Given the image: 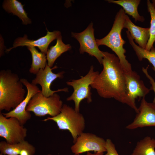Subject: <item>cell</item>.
<instances>
[{"label":"cell","mask_w":155,"mask_h":155,"mask_svg":"<svg viewBox=\"0 0 155 155\" xmlns=\"http://www.w3.org/2000/svg\"><path fill=\"white\" fill-rule=\"evenodd\" d=\"M103 69L90 86L104 98H113L127 104L136 113L138 108L129 98L127 93L124 70L119 59L114 54L103 52Z\"/></svg>","instance_id":"obj_1"},{"label":"cell","mask_w":155,"mask_h":155,"mask_svg":"<svg viewBox=\"0 0 155 155\" xmlns=\"http://www.w3.org/2000/svg\"><path fill=\"white\" fill-rule=\"evenodd\" d=\"M18 75L9 69L0 71V111L9 112L24 99L26 90Z\"/></svg>","instance_id":"obj_2"},{"label":"cell","mask_w":155,"mask_h":155,"mask_svg":"<svg viewBox=\"0 0 155 155\" xmlns=\"http://www.w3.org/2000/svg\"><path fill=\"white\" fill-rule=\"evenodd\" d=\"M125 15L123 9H120L117 13L113 26L109 33L103 38L96 39V40L98 46H106L114 52L119 58L124 71H128L132 70L131 66L125 55L126 50L123 46L125 41L121 35Z\"/></svg>","instance_id":"obj_3"},{"label":"cell","mask_w":155,"mask_h":155,"mask_svg":"<svg viewBox=\"0 0 155 155\" xmlns=\"http://www.w3.org/2000/svg\"><path fill=\"white\" fill-rule=\"evenodd\" d=\"M52 121L56 123L59 130H67L71 133L74 143L78 137L83 132L85 120L80 112L66 104H63L60 113L54 117H48L43 121Z\"/></svg>","instance_id":"obj_4"},{"label":"cell","mask_w":155,"mask_h":155,"mask_svg":"<svg viewBox=\"0 0 155 155\" xmlns=\"http://www.w3.org/2000/svg\"><path fill=\"white\" fill-rule=\"evenodd\" d=\"M63 105L60 96L57 94L55 93L51 96L46 97L41 91L32 97L26 110L33 112L37 117H41L49 115L54 117L60 113Z\"/></svg>","instance_id":"obj_5"},{"label":"cell","mask_w":155,"mask_h":155,"mask_svg":"<svg viewBox=\"0 0 155 155\" xmlns=\"http://www.w3.org/2000/svg\"><path fill=\"white\" fill-rule=\"evenodd\" d=\"M99 73L98 71H94L93 66H91L88 73L81 78L72 80L66 82L67 84L72 86L74 91L72 94L67 98V100H73L75 104V110L80 112V106L81 102L86 99L88 103L92 101L91 85Z\"/></svg>","instance_id":"obj_6"},{"label":"cell","mask_w":155,"mask_h":155,"mask_svg":"<svg viewBox=\"0 0 155 155\" xmlns=\"http://www.w3.org/2000/svg\"><path fill=\"white\" fill-rule=\"evenodd\" d=\"M27 130L19 120L14 117H6L0 112V137L10 144H14L25 140Z\"/></svg>","instance_id":"obj_7"},{"label":"cell","mask_w":155,"mask_h":155,"mask_svg":"<svg viewBox=\"0 0 155 155\" xmlns=\"http://www.w3.org/2000/svg\"><path fill=\"white\" fill-rule=\"evenodd\" d=\"M93 24L91 23L83 31L80 33L72 32L71 36L76 39L80 44L79 51L83 54L86 52L94 56L102 64L104 56L103 51L99 49L94 36Z\"/></svg>","instance_id":"obj_8"},{"label":"cell","mask_w":155,"mask_h":155,"mask_svg":"<svg viewBox=\"0 0 155 155\" xmlns=\"http://www.w3.org/2000/svg\"><path fill=\"white\" fill-rule=\"evenodd\" d=\"M105 144L106 140L103 138L92 133L83 132L78 137L71 149L76 154L90 151L104 153L106 152Z\"/></svg>","instance_id":"obj_9"},{"label":"cell","mask_w":155,"mask_h":155,"mask_svg":"<svg viewBox=\"0 0 155 155\" xmlns=\"http://www.w3.org/2000/svg\"><path fill=\"white\" fill-rule=\"evenodd\" d=\"M20 80L27 90L25 98L15 108L8 112L3 113V114L6 118L12 117L17 119L21 124L23 125L31 117L30 112L26 110L29 101L35 94L41 90L36 85L30 83L27 79L21 78Z\"/></svg>","instance_id":"obj_10"},{"label":"cell","mask_w":155,"mask_h":155,"mask_svg":"<svg viewBox=\"0 0 155 155\" xmlns=\"http://www.w3.org/2000/svg\"><path fill=\"white\" fill-rule=\"evenodd\" d=\"M133 121L126 128L133 130L139 128L155 127V104L147 101L145 97L141 100L139 107Z\"/></svg>","instance_id":"obj_11"},{"label":"cell","mask_w":155,"mask_h":155,"mask_svg":"<svg viewBox=\"0 0 155 155\" xmlns=\"http://www.w3.org/2000/svg\"><path fill=\"white\" fill-rule=\"evenodd\" d=\"M57 67L56 66L51 68L47 64L44 69H40L39 71L36 75L35 78L32 80V84L36 85L38 84L41 86V92L45 97H49L58 92H68L67 88L58 89L56 90H52L51 89V85L54 80L57 78H61L63 77L64 71L57 73L53 72L52 70Z\"/></svg>","instance_id":"obj_12"},{"label":"cell","mask_w":155,"mask_h":155,"mask_svg":"<svg viewBox=\"0 0 155 155\" xmlns=\"http://www.w3.org/2000/svg\"><path fill=\"white\" fill-rule=\"evenodd\" d=\"M124 72L127 96L131 101L136 104V99L145 97L151 90L146 87L136 72L132 70Z\"/></svg>","instance_id":"obj_13"},{"label":"cell","mask_w":155,"mask_h":155,"mask_svg":"<svg viewBox=\"0 0 155 155\" xmlns=\"http://www.w3.org/2000/svg\"><path fill=\"white\" fill-rule=\"evenodd\" d=\"M61 34L59 31L50 32L48 30L46 35L35 40L28 39L27 36L25 35L23 37L17 38L13 42V47L7 49L6 52H8L12 49L19 46H36L42 53L46 55L49 44Z\"/></svg>","instance_id":"obj_14"},{"label":"cell","mask_w":155,"mask_h":155,"mask_svg":"<svg viewBox=\"0 0 155 155\" xmlns=\"http://www.w3.org/2000/svg\"><path fill=\"white\" fill-rule=\"evenodd\" d=\"M123 28L127 29L132 38L139 46L145 49L150 37L149 28H145L136 26L125 15Z\"/></svg>","instance_id":"obj_15"},{"label":"cell","mask_w":155,"mask_h":155,"mask_svg":"<svg viewBox=\"0 0 155 155\" xmlns=\"http://www.w3.org/2000/svg\"><path fill=\"white\" fill-rule=\"evenodd\" d=\"M24 5L17 0H5L3 1V9L8 13H12L17 16L22 21V23L27 25L32 21L27 16V14L23 8Z\"/></svg>","instance_id":"obj_16"},{"label":"cell","mask_w":155,"mask_h":155,"mask_svg":"<svg viewBox=\"0 0 155 155\" xmlns=\"http://www.w3.org/2000/svg\"><path fill=\"white\" fill-rule=\"evenodd\" d=\"M56 39V44L51 46L48 50L46 54L47 65L51 68L58 57L62 53L71 50V48L70 44H65L63 42L61 35Z\"/></svg>","instance_id":"obj_17"},{"label":"cell","mask_w":155,"mask_h":155,"mask_svg":"<svg viewBox=\"0 0 155 155\" xmlns=\"http://www.w3.org/2000/svg\"><path fill=\"white\" fill-rule=\"evenodd\" d=\"M108 3H113L121 6L125 13L132 16L136 22L137 21L143 22L145 19L140 16L138 11V7L140 4V0H106Z\"/></svg>","instance_id":"obj_18"},{"label":"cell","mask_w":155,"mask_h":155,"mask_svg":"<svg viewBox=\"0 0 155 155\" xmlns=\"http://www.w3.org/2000/svg\"><path fill=\"white\" fill-rule=\"evenodd\" d=\"M127 36L129 43L132 46L139 60L142 61L143 59H147L153 66V69L155 72V49L152 46L150 51L146 50L134 42L128 30L126 31Z\"/></svg>","instance_id":"obj_19"},{"label":"cell","mask_w":155,"mask_h":155,"mask_svg":"<svg viewBox=\"0 0 155 155\" xmlns=\"http://www.w3.org/2000/svg\"><path fill=\"white\" fill-rule=\"evenodd\" d=\"M34 147L26 140L14 144H10L6 141H1L0 142V152L5 155H20L23 150Z\"/></svg>","instance_id":"obj_20"},{"label":"cell","mask_w":155,"mask_h":155,"mask_svg":"<svg viewBox=\"0 0 155 155\" xmlns=\"http://www.w3.org/2000/svg\"><path fill=\"white\" fill-rule=\"evenodd\" d=\"M155 139L146 136L138 141L131 155H155Z\"/></svg>","instance_id":"obj_21"},{"label":"cell","mask_w":155,"mask_h":155,"mask_svg":"<svg viewBox=\"0 0 155 155\" xmlns=\"http://www.w3.org/2000/svg\"><path fill=\"white\" fill-rule=\"evenodd\" d=\"M27 48L31 54L32 58L29 71L30 73L36 75L40 69L45 67L47 64L46 56V54L38 52L35 47L28 46Z\"/></svg>","instance_id":"obj_22"},{"label":"cell","mask_w":155,"mask_h":155,"mask_svg":"<svg viewBox=\"0 0 155 155\" xmlns=\"http://www.w3.org/2000/svg\"><path fill=\"white\" fill-rule=\"evenodd\" d=\"M147 5L148 11L150 14L151 20L149 28L150 37L145 49L150 51L155 41V7L149 0H147Z\"/></svg>","instance_id":"obj_23"},{"label":"cell","mask_w":155,"mask_h":155,"mask_svg":"<svg viewBox=\"0 0 155 155\" xmlns=\"http://www.w3.org/2000/svg\"><path fill=\"white\" fill-rule=\"evenodd\" d=\"M105 148L106 153L105 155H119L111 139H108L106 140Z\"/></svg>","instance_id":"obj_24"},{"label":"cell","mask_w":155,"mask_h":155,"mask_svg":"<svg viewBox=\"0 0 155 155\" xmlns=\"http://www.w3.org/2000/svg\"><path fill=\"white\" fill-rule=\"evenodd\" d=\"M149 66L148 65L146 68L143 67L142 71L146 77L150 81V82L151 85L150 89V90H153L155 96L153 102L155 104V81L152 77L149 75L148 72V69Z\"/></svg>","instance_id":"obj_25"},{"label":"cell","mask_w":155,"mask_h":155,"mask_svg":"<svg viewBox=\"0 0 155 155\" xmlns=\"http://www.w3.org/2000/svg\"><path fill=\"white\" fill-rule=\"evenodd\" d=\"M103 152H94V153H92L90 152L87 153L86 154L84 155H103ZM73 155H80V154H74Z\"/></svg>","instance_id":"obj_26"},{"label":"cell","mask_w":155,"mask_h":155,"mask_svg":"<svg viewBox=\"0 0 155 155\" xmlns=\"http://www.w3.org/2000/svg\"><path fill=\"white\" fill-rule=\"evenodd\" d=\"M152 4L155 7V0H152Z\"/></svg>","instance_id":"obj_27"},{"label":"cell","mask_w":155,"mask_h":155,"mask_svg":"<svg viewBox=\"0 0 155 155\" xmlns=\"http://www.w3.org/2000/svg\"><path fill=\"white\" fill-rule=\"evenodd\" d=\"M0 155H7L4 154H2V153H0Z\"/></svg>","instance_id":"obj_28"},{"label":"cell","mask_w":155,"mask_h":155,"mask_svg":"<svg viewBox=\"0 0 155 155\" xmlns=\"http://www.w3.org/2000/svg\"><path fill=\"white\" fill-rule=\"evenodd\" d=\"M47 155H52L51 154H47Z\"/></svg>","instance_id":"obj_29"}]
</instances>
